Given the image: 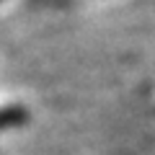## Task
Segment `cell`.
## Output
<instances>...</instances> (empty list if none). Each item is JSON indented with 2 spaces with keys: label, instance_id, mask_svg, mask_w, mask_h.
<instances>
[{
  "label": "cell",
  "instance_id": "1",
  "mask_svg": "<svg viewBox=\"0 0 155 155\" xmlns=\"http://www.w3.org/2000/svg\"><path fill=\"white\" fill-rule=\"evenodd\" d=\"M28 119L26 109L21 106H8V109H0V129H11V127H21Z\"/></svg>",
  "mask_w": 155,
  "mask_h": 155
}]
</instances>
